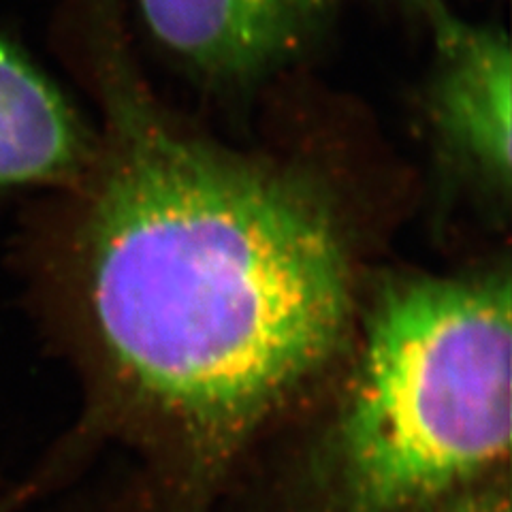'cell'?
Wrapping results in <instances>:
<instances>
[{
    "instance_id": "cell-4",
    "label": "cell",
    "mask_w": 512,
    "mask_h": 512,
    "mask_svg": "<svg viewBox=\"0 0 512 512\" xmlns=\"http://www.w3.org/2000/svg\"><path fill=\"white\" fill-rule=\"evenodd\" d=\"M342 0H137L152 41L207 86H250L306 54Z\"/></svg>"
},
{
    "instance_id": "cell-1",
    "label": "cell",
    "mask_w": 512,
    "mask_h": 512,
    "mask_svg": "<svg viewBox=\"0 0 512 512\" xmlns=\"http://www.w3.org/2000/svg\"><path fill=\"white\" fill-rule=\"evenodd\" d=\"M120 0H60L54 41L94 90L86 171L15 250L32 306L99 404L205 512L261 427L340 355L352 267L325 192L173 122L128 54Z\"/></svg>"
},
{
    "instance_id": "cell-2",
    "label": "cell",
    "mask_w": 512,
    "mask_h": 512,
    "mask_svg": "<svg viewBox=\"0 0 512 512\" xmlns=\"http://www.w3.org/2000/svg\"><path fill=\"white\" fill-rule=\"evenodd\" d=\"M506 269L374 291L346 389L271 512H419L506 470Z\"/></svg>"
},
{
    "instance_id": "cell-5",
    "label": "cell",
    "mask_w": 512,
    "mask_h": 512,
    "mask_svg": "<svg viewBox=\"0 0 512 512\" xmlns=\"http://www.w3.org/2000/svg\"><path fill=\"white\" fill-rule=\"evenodd\" d=\"M94 139L50 73L0 26V205L75 184Z\"/></svg>"
},
{
    "instance_id": "cell-3",
    "label": "cell",
    "mask_w": 512,
    "mask_h": 512,
    "mask_svg": "<svg viewBox=\"0 0 512 512\" xmlns=\"http://www.w3.org/2000/svg\"><path fill=\"white\" fill-rule=\"evenodd\" d=\"M434 62L427 116L438 150L472 186L498 207L512 186V50L506 30L476 24L444 0H423Z\"/></svg>"
},
{
    "instance_id": "cell-7",
    "label": "cell",
    "mask_w": 512,
    "mask_h": 512,
    "mask_svg": "<svg viewBox=\"0 0 512 512\" xmlns=\"http://www.w3.org/2000/svg\"><path fill=\"white\" fill-rule=\"evenodd\" d=\"M408 3H410L414 9H419V5L423 3V0H408Z\"/></svg>"
},
{
    "instance_id": "cell-6",
    "label": "cell",
    "mask_w": 512,
    "mask_h": 512,
    "mask_svg": "<svg viewBox=\"0 0 512 512\" xmlns=\"http://www.w3.org/2000/svg\"><path fill=\"white\" fill-rule=\"evenodd\" d=\"M419 512H510V487L506 470L446 495Z\"/></svg>"
},
{
    "instance_id": "cell-8",
    "label": "cell",
    "mask_w": 512,
    "mask_h": 512,
    "mask_svg": "<svg viewBox=\"0 0 512 512\" xmlns=\"http://www.w3.org/2000/svg\"><path fill=\"white\" fill-rule=\"evenodd\" d=\"M148 512H163V510H160V506H158V504H156V506H154V508H150V510H148Z\"/></svg>"
}]
</instances>
